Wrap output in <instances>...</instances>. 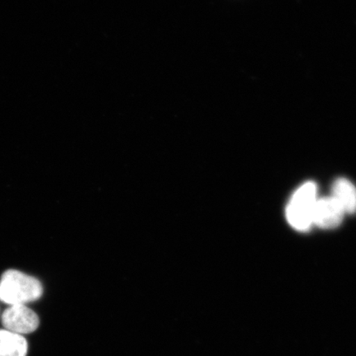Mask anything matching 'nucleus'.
Returning a JSON list of instances; mask_svg holds the SVG:
<instances>
[{"mask_svg":"<svg viewBox=\"0 0 356 356\" xmlns=\"http://www.w3.org/2000/svg\"><path fill=\"white\" fill-rule=\"evenodd\" d=\"M43 287L38 279L17 270H8L0 280V301L8 305H26L40 299Z\"/></svg>","mask_w":356,"mask_h":356,"instance_id":"obj_1","label":"nucleus"},{"mask_svg":"<svg viewBox=\"0 0 356 356\" xmlns=\"http://www.w3.org/2000/svg\"><path fill=\"white\" fill-rule=\"evenodd\" d=\"M317 185L306 182L292 195L286 208L289 224L293 229L306 232L313 225V216L317 203Z\"/></svg>","mask_w":356,"mask_h":356,"instance_id":"obj_2","label":"nucleus"},{"mask_svg":"<svg viewBox=\"0 0 356 356\" xmlns=\"http://www.w3.org/2000/svg\"><path fill=\"white\" fill-rule=\"evenodd\" d=\"M39 323L37 314L26 305H11L2 315L3 326L6 330L19 335L35 332Z\"/></svg>","mask_w":356,"mask_h":356,"instance_id":"obj_3","label":"nucleus"},{"mask_svg":"<svg viewBox=\"0 0 356 356\" xmlns=\"http://www.w3.org/2000/svg\"><path fill=\"white\" fill-rule=\"evenodd\" d=\"M343 209L332 197L318 199L314 211L313 225L324 229H335L341 224Z\"/></svg>","mask_w":356,"mask_h":356,"instance_id":"obj_4","label":"nucleus"},{"mask_svg":"<svg viewBox=\"0 0 356 356\" xmlns=\"http://www.w3.org/2000/svg\"><path fill=\"white\" fill-rule=\"evenodd\" d=\"M332 197L343 209L345 213H356V188L346 178H338L332 186Z\"/></svg>","mask_w":356,"mask_h":356,"instance_id":"obj_5","label":"nucleus"},{"mask_svg":"<svg viewBox=\"0 0 356 356\" xmlns=\"http://www.w3.org/2000/svg\"><path fill=\"white\" fill-rule=\"evenodd\" d=\"M28 342L19 334L0 330V356H26Z\"/></svg>","mask_w":356,"mask_h":356,"instance_id":"obj_6","label":"nucleus"}]
</instances>
